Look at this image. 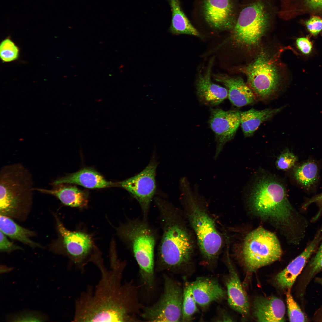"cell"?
Wrapping results in <instances>:
<instances>
[{"label":"cell","mask_w":322,"mask_h":322,"mask_svg":"<svg viewBox=\"0 0 322 322\" xmlns=\"http://www.w3.org/2000/svg\"><path fill=\"white\" fill-rule=\"evenodd\" d=\"M250 201L258 215L289 227L294 237L306 232L307 220L293 209L284 187L279 182L267 177H261L254 185Z\"/></svg>","instance_id":"obj_3"},{"label":"cell","mask_w":322,"mask_h":322,"mask_svg":"<svg viewBox=\"0 0 322 322\" xmlns=\"http://www.w3.org/2000/svg\"><path fill=\"white\" fill-rule=\"evenodd\" d=\"M278 15L288 20L299 16L309 15L322 18V0H279Z\"/></svg>","instance_id":"obj_22"},{"label":"cell","mask_w":322,"mask_h":322,"mask_svg":"<svg viewBox=\"0 0 322 322\" xmlns=\"http://www.w3.org/2000/svg\"><path fill=\"white\" fill-rule=\"evenodd\" d=\"M193 294L197 303L205 307L212 302L224 298L225 291L215 280L210 278L199 277L191 283Z\"/></svg>","instance_id":"obj_20"},{"label":"cell","mask_w":322,"mask_h":322,"mask_svg":"<svg viewBox=\"0 0 322 322\" xmlns=\"http://www.w3.org/2000/svg\"><path fill=\"white\" fill-rule=\"evenodd\" d=\"M322 240V226L303 251L275 277L278 285L283 289H291L308 260Z\"/></svg>","instance_id":"obj_15"},{"label":"cell","mask_w":322,"mask_h":322,"mask_svg":"<svg viewBox=\"0 0 322 322\" xmlns=\"http://www.w3.org/2000/svg\"><path fill=\"white\" fill-rule=\"evenodd\" d=\"M287 311L290 322H306L307 319L294 300L291 293L290 289L287 290L286 293Z\"/></svg>","instance_id":"obj_29"},{"label":"cell","mask_w":322,"mask_h":322,"mask_svg":"<svg viewBox=\"0 0 322 322\" xmlns=\"http://www.w3.org/2000/svg\"><path fill=\"white\" fill-rule=\"evenodd\" d=\"M200 2L201 18L208 26L218 31L231 30L239 8L236 0H201Z\"/></svg>","instance_id":"obj_13"},{"label":"cell","mask_w":322,"mask_h":322,"mask_svg":"<svg viewBox=\"0 0 322 322\" xmlns=\"http://www.w3.org/2000/svg\"><path fill=\"white\" fill-rule=\"evenodd\" d=\"M75 184L89 189H100L116 186V182L106 180L95 170L85 168L53 181L52 185Z\"/></svg>","instance_id":"obj_19"},{"label":"cell","mask_w":322,"mask_h":322,"mask_svg":"<svg viewBox=\"0 0 322 322\" xmlns=\"http://www.w3.org/2000/svg\"><path fill=\"white\" fill-rule=\"evenodd\" d=\"M308 267L309 270V275L310 278L322 270V243L315 255L310 261Z\"/></svg>","instance_id":"obj_33"},{"label":"cell","mask_w":322,"mask_h":322,"mask_svg":"<svg viewBox=\"0 0 322 322\" xmlns=\"http://www.w3.org/2000/svg\"><path fill=\"white\" fill-rule=\"evenodd\" d=\"M317 281L322 285V278H319L316 279Z\"/></svg>","instance_id":"obj_40"},{"label":"cell","mask_w":322,"mask_h":322,"mask_svg":"<svg viewBox=\"0 0 322 322\" xmlns=\"http://www.w3.org/2000/svg\"><path fill=\"white\" fill-rule=\"evenodd\" d=\"M172 13L169 31L174 35L187 34L199 36L182 8L180 0H168Z\"/></svg>","instance_id":"obj_25"},{"label":"cell","mask_w":322,"mask_h":322,"mask_svg":"<svg viewBox=\"0 0 322 322\" xmlns=\"http://www.w3.org/2000/svg\"><path fill=\"white\" fill-rule=\"evenodd\" d=\"M253 314L258 322H284L285 307L282 300L276 297H259L255 299Z\"/></svg>","instance_id":"obj_21"},{"label":"cell","mask_w":322,"mask_h":322,"mask_svg":"<svg viewBox=\"0 0 322 322\" xmlns=\"http://www.w3.org/2000/svg\"><path fill=\"white\" fill-rule=\"evenodd\" d=\"M163 293L157 302L146 308L143 318L151 322H178L181 320L183 291L179 284L164 277Z\"/></svg>","instance_id":"obj_9"},{"label":"cell","mask_w":322,"mask_h":322,"mask_svg":"<svg viewBox=\"0 0 322 322\" xmlns=\"http://www.w3.org/2000/svg\"><path fill=\"white\" fill-rule=\"evenodd\" d=\"M157 165L156 160L152 159L139 174L116 182V186L126 190L137 201L141 209L143 219H146L156 191L155 175Z\"/></svg>","instance_id":"obj_12"},{"label":"cell","mask_w":322,"mask_h":322,"mask_svg":"<svg viewBox=\"0 0 322 322\" xmlns=\"http://www.w3.org/2000/svg\"><path fill=\"white\" fill-rule=\"evenodd\" d=\"M56 222L66 254L75 267L83 272L89 262L94 263L100 255L97 251L93 252L94 244L92 238L84 232L68 230L58 219Z\"/></svg>","instance_id":"obj_11"},{"label":"cell","mask_w":322,"mask_h":322,"mask_svg":"<svg viewBox=\"0 0 322 322\" xmlns=\"http://www.w3.org/2000/svg\"><path fill=\"white\" fill-rule=\"evenodd\" d=\"M35 188L31 172L21 163L3 166L0 170V214L14 215L21 206L30 202Z\"/></svg>","instance_id":"obj_7"},{"label":"cell","mask_w":322,"mask_h":322,"mask_svg":"<svg viewBox=\"0 0 322 322\" xmlns=\"http://www.w3.org/2000/svg\"><path fill=\"white\" fill-rule=\"evenodd\" d=\"M0 250L4 252H10L13 251L22 250L21 247L16 245L10 242L6 236L0 231Z\"/></svg>","instance_id":"obj_35"},{"label":"cell","mask_w":322,"mask_h":322,"mask_svg":"<svg viewBox=\"0 0 322 322\" xmlns=\"http://www.w3.org/2000/svg\"><path fill=\"white\" fill-rule=\"evenodd\" d=\"M215 79L224 84L228 92V97L234 106L240 107L251 104L256 97L252 90L239 77H232L227 75H214Z\"/></svg>","instance_id":"obj_18"},{"label":"cell","mask_w":322,"mask_h":322,"mask_svg":"<svg viewBox=\"0 0 322 322\" xmlns=\"http://www.w3.org/2000/svg\"><path fill=\"white\" fill-rule=\"evenodd\" d=\"M229 258L227 257V263L228 274L225 280L228 302L232 308L244 316L249 311L248 298Z\"/></svg>","instance_id":"obj_16"},{"label":"cell","mask_w":322,"mask_h":322,"mask_svg":"<svg viewBox=\"0 0 322 322\" xmlns=\"http://www.w3.org/2000/svg\"><path fill=\"white\" fill-rule=\"evenodd\" d=\"M294 176L298 182L305 187H310L317 182L318 167L316 163L308 161L298 166L295 169Z\"/></svg>","instance_id":"obj_27"},{"label":"cell","mask_w":322,"mask_h":322,"mask_svg":"<svg viewBox=\"0 0 322 322\" xmlns=\"http://www.w3.org/2000/svg\"><path fill=\"white\" fill-rule=\"evenodd\" d=\"M282 108L281 107L260 110L252 108L240 112V123L244 136L249 137L252 135L262 123L271 118Z\"/></svg>","instance_id":"obj_24"},{"label":"cell","mask_w":322,"mask_h":322,"mask_svg":"<svg viewBox=\"0 0 322 322\" xmlns=\"http://www.w3.org/2000/svg\"><path fill=\"white\" fill-rule=\"evenodd\" d=\"M305 25L309 33L316 36L322 30V18L317 16H310L305 21Z\"/></svg>","instance_id":"obj_34"},{"label":"cell","mask_w":322,"mask_h":322,"mask_svg":"<svg viewBox=\"0 0 322 322\" xmlns=\"http://www.w3.org/2000/svg\"><path fill=\"white\" fill-rule=\"evenodd\" d=\"M296 43L299 50L303 54L308 55L311 52L312 44L308 37L298 38L296 40Z\"/></svg>","instance_id":"obj_36"},{"label":"cell","mask_w":322,"mask_h":322,"mask_svg":"<svg viewBox=\"0 0 322 322\" xmlns=\"http://www.w3.org/2000/svg\"><path fill=\"white\" fill-rule=\"evenodd\" d=\"M18 54V49L14 43L7 38L3 40L0 46L1 59L5 62H10L16 60Z\"/></svg>","instance_id":"obj_30"},{"label":"cell","mask_w":322,"mask_h":322,"mask_svg":"<svg viewBox=\"0 0 322 322\" xmlns=\"http://www.w3.org/2000/svg\"><path fill=\"white\" fill-rule=\"evenodd\" d=\"M0 229L6 236L31 247L41 246L30 239V238L34 235L33 232L18 225L8 216L0 214Z\"/></svg>","instance_id":"obj_26"},{"label":"cell","mask_w":322,"mask_h":322,"mask_svg":"<svg viewBox=\"0 0 322 322\" xmlns=\"http://www.w3.org/2000/svg\"><path fill=\"white\" fill-rule=\"evenodd\" d=\"M281 254L276 235L262 227L253 230L246 237L242 255L244 265L250 272L276 261Z\"/></svg>","instance_id":"obj_8"},{"label":"cell","mask_w":322,"mask_h":322,"mask_svg":"<svg viewBox=\"0 0 322 322\" xmlns=\"http://www.w3.org/2000/svg\"><path fill=\"white\" fill-rule=\"evenodd\" d=\"M213 61L205 71L200 72L196 82V92L200 100L206 104L216 106L221 103L228 96L227 89L213 83L211 79Z\"/></svg>","instance_id":"obj_17"},{"label":"cell","mask_w":322,"mask_h":322,"mask_svg":"<svg viewBox=\"0 0 322 322\" xmlns=\"http://www.w3.org/2000/svg\"><path fill=\"white\" fill-rule=\"evenodd\" d=\"M50 189L35 188V190L54 196L65 205L72 207L83 208L88 203L87 193L77 187L69 184L52 185Z\"/></svg>","instance_id":"obj_23"},{"label":"cell","mask_w":322,"mask_h":322,"mask_svg":"<svg viewBox=\"0 0 322 322\" xmlns=\"http://www.w3.org/2000/svg\"><path fill=\"white\" fill-rule=\"evenodd\" d=\"M179 187L182 200L189 210L191 224L196 235L200 251L204 258L211 261L217 257L221 248L222 238L213 219L202 208L198 186L193 189L188 180L182 181Z\"/></svg>","instance_id":"obj_5"},{"label":"cell","mask_w":322,"mask_h":322,"mask_svg":"<svg viewBox=\"0 0 322 322\" xmlns=\"http://www.w3.org/2000/svg\"><path fill=\"white\" fill-rule=\"evenodd\" d=\"M8 320L13 322H40L46 321L42 315L33 312H24L9 317Z\"/></svg>","instance_id":"obj_32"},{"label":"cell","mask_w":322,"mask_h":322,"mask_svg":"<svg viewBox=\"0 0 322 322\" xmlns=\"http://www.w3.org/2000/svg\"><path fill=\"white\" fill-rule=\"evenodd\" d=\"M297 160V157L292 153L287 151L282 153L276 162L277 168L279 170L287 171L292 168Z\"/></svg>","instance_id":"obj_31"},{"label":"cell","mask_w":322,"mask_h":322,"mask_svg":"<svg viewBox=\"0 0 322 322\" xmlns=\"http://www.w3.org/2000/svg\"><path fill=\"white\" fill-rule=\"evenodd\" d=\"M118 236L133 253L143 282L148 287L153 284L154 251L157 240L154 230L143 219H128L117 229Z\"/></svg>","instance_id":"obj_4"},{"label":"cell","mask_w":322,"mask_h":322,"mask_svg":"<svg viewBox=\"0 0 322 322\" xmlns=\"http://www.w3.org/2000/svg\"><path fill=\"white\" fill-rule=\"evenodd\" d=\"M196 303L193 297L191 283L186 282L183 290L181 321H190L193 316L198 311Z\"/></svg>","instance_id":"obj_28"},{"label":"cell","mask_w":322,"mask_h":322,"mask_svg":"<svg viewBox=\"0 0 322 322\" xmlns=\"http://www.w3.org/2000/svg\"><path fill=\"white\" fill-rule=\"evenodd\" d=\"M11 269H10V268L7 267H5H5H2V269H1V270H2V271H1V272H2V273H3L8 272L10 271V270H11Z\"/></svg>","instance_id":"obj_39"},{"label":"cell","mask_w":322,"mask_h":322,"mask_svg":"<svg viewBox=\"0 0 322 322\" xmlns=\"http://www.w3.org/2000/svg\"><path fill=\"white\" fill-rule=\"evenodd\" d=\"M218 316L214 320L216 321H233L229 315L225 310H220Z\"/></svg>","instance_id":"obj_38"},{"label":"cell","mask_w":322,"mask_h":322,"mask_svg":"<svg viewBox=\"0 0 322 322\" xmlns=\"http://www.w3.org/2000/svg\"><path fill=\"white\" fill-rule=\"evenodd\" d=\"M276 10L272 0H245L239 7L231 37L237 44H257L275 19Z\"/></svg>","instance_id":"obj_6"},{"label":"cell","mask_w":322,"mask_h":322,"mask_svg":"<svg viewBox=\"0 0 322 322\" xmlns=\"http://www.w3.org/2000/svg\"><path fill=\"white\" fill-rule=\"evenodd\" d=\"M242 69L256 98L267 99L277 92L279 83L277 70L264 53L260 54L253 62Z\"/></svg>","instance_id":"obj_10"},{"label":"cell","mask_w":322,"mask_h":322,"mask_svg":"<svg viewBox=\"0 0 322 322\" xmlns=\"http://www.w3.org/2000/svg\"><path fill=\"white\" fill-rule=\"evenodd\" d=\"M154 200L159 213L162 232L157 251L158 264L168 271L186 270L193 252L190 237L172 204L158 197Z\"/></svg>","instance_id":"obj_2"},{"label":"cell","mask_w":322,"mask_h":322,"mask_svg":"<svg viewBox=\"0 0 322 322\" xmlns=\"http://www.w3.org/2000/svg\"><path fill=\"white\" fill-rule=\"evenodd\" d=\"M209 122L215 136L216 146L214 158L216 160L225 145L235 136L240 124V112L212 109Z\"/></svg>","instance_id":"obj_14"},{"label":"cell","mask_w":322,"mask_h":322,"mask_svg":"<svg viewBox=\"0 0 322 322\" xmlns=\"http://www.w3.org/2000/svg\"><path fill=\"white\" fill-rule=\"evenodd\" d=\"M315 203L318 207V210L316 215L313 218L314 221H316L322 214V193L313 197L306 201L303 205V208H306L310 204Z\"/></svg>","instance_id":"obj_37"},{"label":"cell","mask_w":322,"mask_h":322,"mask_svg":"<svg viewBox=\"0 0 322 322\" xmlns=\"http://www.w3.org/2000/svg\"><path fill=\"white\" fill-rule=\"evenodd\" d=\"M110 270L103 263L97 267L101 277L93 289L81 293L75 302L74 321L126 322L131 318V292L121 282L124 264L118 257L110 258Z\"/></svg>","instance_id":"obj_1"}]
</instances>
